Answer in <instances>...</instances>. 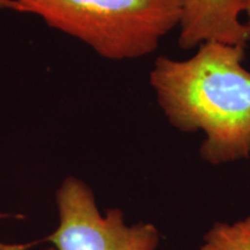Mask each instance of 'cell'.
Listing matches in <instances>:
<instances>
[{
  "label": "cell",
  "mask_w": 250,
  "mask_h": 250,
  "mask_svg": "<svg viewBox=\"0 0 250 250\" xmlns=\"http://www.w3.org/2000/svg\"><path fill=\"white\" fill-rule=\"evenodd\" d=\"M59 225L49 242L56 250H156L160 230L151 223L127 225L120 208L102 214L88 184L74 176L56 191Z\"/></svg>",
  "instance_id": "cell-3"
},
{
  "label": "cell",
  "mask_w": 250,
  "mask_h": 250,
  "mask_svg": "<svg viewBox=\"0 0 250 250\" xmlns=\"http://www.w3.org/2000/svg\"><path fill=\"white\" fill-rule=\"evenodd\" d=\"M243 45L205 43L184 61L160 56L149 73L156 101L174 127L201 130L202 160L219 166L250 158V71Z\"/></svg>",
  "instance_id": "cell-1"
},
{
  "label": "cell",
  "mask_w": 250,
  "mask_h": 250,
  "mask_svg": "<svg viewBox=\"0 0 250 250\" xmlns=\"http://www.w3.org/2000/svg\"><path fill=\"white\" fill-rule=\"evenodd\" d=\"M245 14L247 17V26L250 28V0H245Z\"/></svg>",
  "instance_id": "cell-7"
},
{
  "label": "cell",
  "mask_w": 250,
  "mask_h": 250,
  "mask_svg": "<svg viewBox=\"0 0 250 250\" xmlns=\"http://www.w3.org/2000/svg\"><path fill=\"white\" fill-rule=\"evenodd\" d=\"M198 250H250V215L213 224Z\"/></svg>",
  "instance_id": "cell-5"
},
{
  "label": "cell",
  "mask_w": 250,
  "mask_h": 250,
  "mask_svg": "<svg viewBox=\"0 0 250 250\" xmlns=\"http://www.w3.org/2000/svg\"><path fill=\"white\" fill-rule=\"evenodd\" d=\"M0 9H13V11H17V6H15L13 0H0Z\"/></svg>",
  "instance_id": "cell-6"
},
{
  "label": "cell",
  "mask_w": 250,
  "mask_h": 250,
  "mask_svg": "<svg viewBox=\"0 0 250 250\" xmlns=\"http://www.w3.org/2000/svg\"><path fill=\"white\" fill-rule=\"evenodd\" d=\"M18 12L81 41L99 56L127 61L152 54L177 27L184 0H13Z\"/></svg>",
  "instance_id": "cell-2"
},
{
  "label": "cell",
  "mask_w": 250,
  "mask_h": 250,
  "mask_svg": "<svg viewBox=\"0 0 250 250\" xmlns=\"http://www.w3.org/2000/svg\"><path fill=\"white\" fill-rule=\"evenodd\" d=\"M43 250H56L54 247H51V248H48V249H43Z\"/></svg>",
  "instance_id": "cell-8"
},
{
  "label": "cell",
  "mask_w": 250,
  "mask_h": 250,
  "mask_svg": "<svg viewBox=\"0 0 250 250\" xmlns=\"http://www.w3.org/2000/svg\"><path fill=\"white\" fill-rule=\"evenodd\" d=\"M242 13L245 0H184L179 45L184 50L205 43L246 46L250 28L240 20Z\"/></svg>",
  "instance_id": "cell-4"
}]
</instances>
